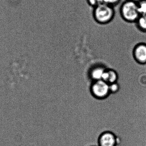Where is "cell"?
I'll use <instances>...</instances> for the list:
<instances>
[{
  "mask_svg": "<svg viewBox=\"0 0 146 146\" xmlns=\"http://www.w3.org/2000/svg\"><path fill=\"white\" fill-rule=\"evenodd\" d=\"M117 137L112 131L102 133L98 139V146H117Z\"/></svg>",
  "mask_w": 146,
  "mask_h": 146,
  "instance_id": "4",
  "label": "cell"
},
{
  "mask_svg": "<svg viewBox=\"0 0 146 146\" xmlns=\"http://www.w3.org/2000/svg\"><path fill=\"white\" fill-rule=\"evenodd\" d=\"M91 91L94 97L98 99H104L111 94L110 84L103 80L94 81L91 87Z\"/></svg>",
  "mask_w": 146,
  "mask_h": 146,
  "instance_id": "3",
  "label": "cell"
},
{
  "mask_svg": "<svg viewBox=\"0 0 146 146\" xmlns=\"http://www.w3.org/2000/svg\"><path fill=\"white\" fill-rule=\"evenodd\" d=\"M88 1L90 5L94 7H96L98 5L102 3L101 0H88Z\"/></svg>",
  "mask_w": 146,
  "mask_h": 146,
  "instance_id": "12",
  "label": "cell"
},
{
  "mask_svg": "<svg viewBox=\"0 0 146 146\" xmlns=\"http://www.w3.org/2000/svg\"><path fill=\"white\" fill-rule=\"evenodd\" d=\"M121 0H101L102 3L109 4L111 6L118 3Z\"/></svg>",
  "mask_w": 146,
  "mask_h": 146,
  "instance_id": "11",
  "label": "cell"
},
{
  "mask_svg": "<svg viewBox=\"0 0 146 146\" xmlns=\"http://www.w3.org/2000/svg\"><path fill=\"white\" fill-rule=\"evenodd\" d=\"M137 2L140 15H146V0H139Z\"/></svg>",
  "mask_w": 146,
  "mask_h": 146,
  "instance_id": "9",
  "label": "cell"
},
{
  "mask_svg": "<svg viewBox=\"0 0 146 146\" xmlns=\"http://www.w3.org/2000/svg\"><path fill=\"white\" fill-rule=\"evenodd\" d=\"M120 13L124 20L129 23L135 22L140 14L138 9L137 1L126 0L121 7Z\"/></svg>",
  "mask_w": 146,
  "mask_h": 146,
  "instance_id": "1",
  "label": "cell"
},
{
  "mask_svg": "<svg viewBox=\"0 0 146 146\" xmlns=\"http://www.w3.org/2000/svg\"><path fill=\"white\" fill-rule=\"evenodd\" d=\"M115 12L111 5L101 3L95 7L94 16L96 21L100 24H106L113 19Z\"/></svg>",
  "mask_w": 146,
  "mask_h": 146,
  "instance_id": "2",
  "label": "cell"
},
{
  "mask_svg": "<svg viewBox=\"0 0 146 146\" xmlns=\"http://www.w3.org/2000/svg\"><path fill=\"white\" fill-rule=\"evenodd\" d=\"M135 24L140 31L146 33V15H140Z\"/></svg>",
  "mask_w": 146,
  "mask_h": 146,
  "instance_id": "8",
  "label": "cell"
},
{
  "mask_svg": "<svg viewBox=\"0 0 146 146\" xmlns=\"http://www.w3.org/2000/svg\"><path fill=\"white\" fill-rule=\"evenodd\" d=\"M106 69L104 67L98 66L95 67L91 70L90 76L92 79L94 81L102 80L103 75Z\"/></svg>",
  "mask_w": 146,
  "mask_h": 146,
  "instance_id": "7",
  "label": "cell"
},
{
  "mask_svg": "<svg viewBox=\"0 0 146 146\" xmlns=\"http://www.w3.org/2000/svg\"><path fill=\"white\" fill-rule=\"evenodd\" d=\"M118 75L116 70L113 69H106L105 71L102 80L109 84L115 83L118 81Z\"/></svg>",
  "mask_w": 146,
  "mask_h": 146,
  "instance_id": "6",
  "label": "cell"
},
{
  "mask_svg": "<svg viewBox=\"0 0 146 146\" xmlns=\"http://www.w3.org/2000/svg\"><path fill=\"white\" fill-rule=\"evenodd\" d=\"M110 92L111 94H115L117 93L120 90V86L117 82L110 84Z\"/></svg>",
  "mask_w": 146,
  "mask_h": 146,
  "instance_id": "10",
  "label": "cell"
},
{
  "mask_svg": "<svg viewBox=\"0 0 146 146\" xmlns=\"http://www.w3.org/2000/svg\"></svg>",
  "mask_w": 146,
  "mask_h": 146,
  "instance_id": "13",
  "label": "cell"
},
{
  "mask_svg": "<svg viewBox=\"0 0 146 146\" xmlns=\"http://www.w3.org/2000/svg\"><path fill=\"white\" fill-rule=\"evenodd\" d=\"M135 58L138 62L140 63H146V43H138L135 46L133 49Z\"/></svg>",
  "mask_w": 146,
  "mask_h": 146,
  "instance_id": "5",
  "label": "cell"
}]
</instances>
